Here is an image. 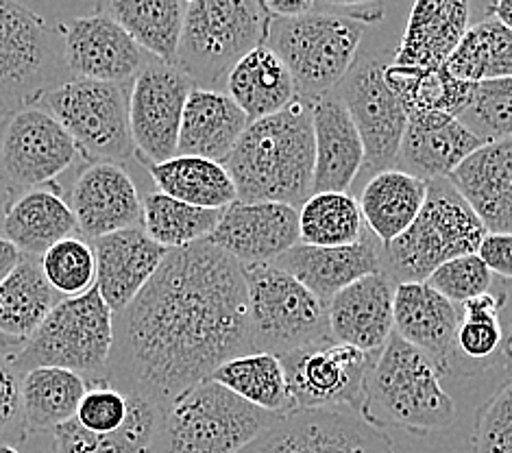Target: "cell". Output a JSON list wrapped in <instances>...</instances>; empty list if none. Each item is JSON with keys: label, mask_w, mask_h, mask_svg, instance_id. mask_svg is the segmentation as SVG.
Segmentation results:
<instances>
[{"label": "cell", "mask_w": 512, "mask_h": 453, "mask_svg": "<svg viewBox=\"0 0 512 453\" xmlns=\"http://www.w3.org/2000/svg\"><path fill=\"white\" fill-rule=\"evenodd\" d=\"M471 0H414L393 64L441 70L469 31Z\"/></svg>", "instance_id": "cell-25"}, {"label": "cell", "mask_w": 512, "mask_h": 453, "mask_svg": "<svg viewBox=\"0 0 512 453\" xmlns=\"http://www.w3.org/2000/svg\"><path fill=\"white\" fill-rule=\"evenodd\" d=\"M131 83L68 79L40 101L90 162L123 166L138 155L131 133Z\"/></svg>", "instance_id": "cell-11"}, {"label": "cell", "mask_w": 512, "mask_h": 453, "mask_svg": "<svg viewBox=\"0 0 512 453\" xmlns=\"http://www.w3.org/2000/svg\"><path fill=\"white\" fill-rule=\"evenodd\" d=\"M197 83L177 64L149 57L131 83V133L144 164L177 155L179 129L190 92Z\"/></svg>", "instance_id": "cell-15"}, {"label": "cell", "mask_w": 512, "mask_h": 453, "mask_svg": "<svg viewBox=\"0 0 512 453\" xmlns=\"http://www.w3.org/2000/svg\"><path fill=\"white\" fill-rule=\"evenodd\" d=\"M99 11L114 18L146 53L175 64L188 5L181 0H99Z\"/></svg>", "instance_id": "cell-36"}, {"label": "cell", "mask_w": 512, "mask_h": 453, "mask_svg": "<svg viewBox=\"0 0 512 453\" xmlns=\"http://www.w3.org/2000/svg\"><path fill=\"white\" fill-rule=\"evenodd\" d=\"M360 203L349 192H314L299 207V240L310 247H345L364 236Z\"/></svg>", "instance_id": "cell-42"}, {"label": "cell", "mask_w": 512, "mask_h": 453, "mask_svg": "<svg viewBox=\"0 0 512 453\" xmlns=\"http://www.w3.org/2000/svg\"><path fill=\"white\" fill-rule=\"evenodd\" d=\"M136 181L114 162H88L70 192V207L83 236L92 240L142 223Z\"/></svg>", "instance_id": "cell-19"}, {"label": "cell", "mask_w": 512, "mask_h": 453, "mask_svg": "<svg viewBox=\"0 0 512 453\" xmlns=\"http://www.w3.org/2000/svg\"><path fill=\"white\" fill-rule=\"evenodd\" d=\"M129 395V414L125 425L112 434H94L70 419L57 425L53 434V453H153L164 419V410L136 393Z\"/></svg>", "instance_id": "cell-32"}, {"label": "cell", "mask_w": 512, "mask_h": 453, "mask_svg": "<svg viewBox=\"0 0 512 453\" xmlns=\"http://www.w3.org/2000/svg\"><path fill=\"white\" fill-rule=\"evenodd\" d=\"M114 349V312L101 297L99 286L79 297L59 301L24 345L9 355L16 373L38 366L75 371L83 377L103 379Z\"/></svg>", "instance_id": "cell-7"}, {"label": "cell", "mask_w": 512, "mask_h": 453, "mask_svg": "<svg viewBox=\"0 0 512 453\" xmlns=\"http://www.w3.org/2000/svg\"><path fill=\"white\" fill-rule=\"evenodd\" d=\"M506 305V295L475 297L460 308V327L456 338V353L465 355L480 369H495L512 360V334L504 336L499 312Z\"/></svg>", "instance_id": "cell-40"}, {"label": "cell", "mask_w": 512, "mask_h": 453, "mask_svg": "<svg viewBox=\"0 0 512 453\" xmlns=\"http://www.w3.org/2000/svg\"><path fill=\"white\" fill-rule=\"evenodd\" d=\"M57 303V292L48 284L38 257L22 255L0 281V336L22 347Z\"/></svg>", "instance_id": "cell-33"}, {"label": "cell", "mask_w": 512, "mask_h": 453, "mask_svg": "<svg viewBox=\"0 0 512 453\" xmlns=\"http://www.w3.org/2000/svg\"><path fill=\"white\" fill-rule=\"evenodd\" d=\"M3 236L16 244L22 255L42 257L68 236H75L77 218L59 188H29L5 207Z\"/></svg>", "instance_id": "cell-29"}, {"label": "cell", "mask_w": 512, "mask_h": 453, "mask_svg": "<svg viewBox=\"0 0 512 453\" xmlns=\"http://www.w3.org/2000/svg\"><path fill=\"white\" fill-rule=\"evenodd\" d=\"M460 122L484 144L512 138V77L475 83Z\"/></svg>", "instance_id": "cell-44"}, {"label": "cell", "mask_w": 512, "mask_h": 453, "mask_svg": "<svg viewBox=\"0 0 512 453\" xmlns=\"http://www.w3.org/2000/svg\"><path fill=\"white\" fill-rule=\"evenodd\" d=\"M245 353H253L245 268L201 240L168 251L140 295L114 316L103 379L166 410Z\"/></svg>", "instance_id": "cell-1"}, {"label": "cell", "mask_w": 512, "mask_h": 453, "mask_svg": "<svg viewBox=\"0 0 512 453\" xmlns=\"http://www.w3.org/2000/svg\"><path fill=\"white\" fill-rule=\"evenodd\" d=\"M486 18H495L512 31V0H491L486 7Z\"/></svg>", "instance_id": "cell-53"}, {"label": "cell", "mask_w": 512, "mask_h": 453, "mask_svg": "<svg viewBox=\"0 0 512 453\" xmlns=\"http://www.w3.org/2000/svg\"><path fill=\"white\" fill-rule=\"evenodd\" d=\"M0 453H20L18 447L9 445V443H0Z\"/></svg>", "instance_id": "cell-54"}, {"label": "cell", "mask_w": 512, "mask_h": 453, "mask_svg": "<svg viewBox=\"0 0 512 453\" xmlns=\"http://www.w3.org/2000/svg\"><path fill=\"white\" fill-rule=\"evenodd\" d=\"M319 0H262L266 14L271 18H299L312 14Z\"/></svg>", "instance_id": "cell-51"}, {"label": "cell", "mask_w": 512, "mask_h": 453, "mask_svg": "<svg viewBox=\"0 0 512 453\" xmlns=\"http://www.w3.org/2000/svg\"><path fill=\"white\" fill-rule=\"evenodd\" d=\"M377 353H367L336 340L279 355L284 364L290 408L343 410L360 416L364 382Z\"/></svg>", "instance_id": "cell-13"}, {"label": "cell", "mask_w": 512, "mask_h": 453, "mask_svg": "<svg viewBox=\"0 0 512 453\" xmlns=\"http://www.w3.org/2000/svg\"><path fill=\"white\" fill-rule=\"evenodd\" d=\"M129 414V395L105 379L90 382L75 419L94 434H112L125 425Z\"/></svg>", "instance_id": "cell-47"}, {"label": "cell", "mask_w": 512, "mask_h": 453, "mask_svg": "<svg viewBox=\"0 0 512 453\" xmlns=\"http://www.w3.org/2000/svg\"><path fill=\"white\" fill-rule=\"evenodd\" d=\"M443 68L469 83L512 77V31L495 18L480 20L469 27Z\"/></svg>", "instance_id": "cell-39"}, {"label": "cell", "mask_w": 512, "mask_h": 453, "mask_svg": "<svg viewBox=\"0 0 512 453\" xmlns=\"http://www.w3.org/2000/svg\"><path fill=\"white\" fill-rule=\"evenodd\" d=\"M441 375L430 355L393 332L364 382L360 419L377 430L397 427L412 436L445 430L456 419V401Z\"/></svg>", "instance_id": "cell-3"}, {"label": "cell", "mask_w": 512, "mask_h": 453, "mask_svg": "<svg viewBox=\"0 0 512 453\" xmlns=\"http://www.w3.org/2000/svg\"><path fill=\"white\" fill-rule=\"evenodd\" d=\"M314 192H349L364 166V144L349 109L332 92L312 105Z\"/></svg>", "instance_id": "cell-27"}, {"label": "cell", "mask_w": 512, "mask_h": 453, "mask_svg": "<svg viewBox=\"0 0 512 453\" xmlns=\"http://www.w3.org/2000/svg\"><path fill=\"white\" fill-rule=\"evenodd\" d=\"M386 81L404 105L408 118L425 112H443L460 118L475 92V83L451 77L445 68L421 70L395 66L393 61L386 68Z\"/></svg>", "instance_id": "cell-37"}, {"label": "cell", "mask_w": 512, "mask_h": 453, "mask_svg": "<svg viewBox=\"0 0 512 453\" xmlns=\"http://www.w3.org/2000/svg\"><path fill=\"white\" fill-rule=\"evenodd\" d=\"M225 88L251 122L284 112L299 99L290 70L266 44L253 48L229 70Z\"/></svg>", "instance_id": "cell-30"}, {"label": "cell", "mask_w": 512, "mask_h": 453, "mask_svg": "<svg viewBox=\"0 0 512 453\" xmlns=\"http://www.w3.org/2000/svg\"><path fill=\"white\" fill-rule=\"evenodd\" d=\"M489 229L449 179L430 181L428 199L417 220L386 247L384 271L397 284L428 281L438 266L478 253Z\"/></svg>", "instance_id": "cell-6"}, {"label": "cell", "mask_w": 512, "mask_h": 453, "mask_svg": "<svg viewBox=\"0 0 512 453\" xmlns=\"http://www.w3.org/2000/svg\"><path fill=\"white\" fill-rule=\"evenodd\" d=\"M242 266L271 264L299 240V207L286 203H242L223 210L216 229L207 238Z\"/></svg>", "instance_id": "cell-18"}, {"label": "cell", "mask_w": 512, "mask_h": 453, "mask_svg": "<svg viewBox=\"0 0 512 453\" xmlns=\"http://www.w3.org/2000/svg\"><path fill=\"white\" fill-rule=\"evenodd\" d=\"M484 142L462 125L460 118L443 112H425L408 118L395 168L423 181L449 179Z\"/></svg>", "instance_id": "cell-21"}, {"label": "cell", "mask_w": 512, "mask_h": 453, "mask_svg": "<svg viewBox=\"0 0 512 453\" xmlns=\"http://www.w3.org/2000/svg\"><path fill=\"white\" fill-rule=\"evenodd\" d=\"M478 255L491 268V273L512 279V234L489 231L480 244Z\"/></svg>", "instance_id": "cell-49"}, {"label": "cell", "mask_w": 512, "mask_h": 453, "mask_svg": "<svg viewBox=\"0 0 512 453\" xmlns=\"http://www.w3.org/2000/svg\"><path fill=\"white\" fill-rule=\"evenodd\" d=\"M245 268L253 351L286 355L323 340L329 332V305L275 264Z\"/></svg>", "instance_id": "cell-9"}, {"label": "cell", "mask_w": 512, "mask_h": 453, "mask_svg": "<svg viewBox=\"0 0 512 453\" xmlns=\"http://www.w3.org/2000/svg\"><path fill=\"white\" fill-rule=\"evenodd\" d=\"M397 281L386 271L358 279L329 301V332L336 342L380 353L395 332Z\"/></svg>", "instance_id": "cell-20"}, {"label": "cell", "mask_w": 512, "mask_h": 453, "mask_svg": "<svg viewBox=\"0 0 512 453\" xmlns=\"http://www.w3.org/2000/svg\"><path fill=\"white\" fill-rule=\"evenodd\" d=\"M393 316L395 334L430 355L443 373H449L462 318L456 303L436 292L428 281H408L397 284Z\"/></svg>", "instance_id": "cell-23"}, {"label": "cell", "mask_w": 512, "mask_h": 453, "mask_svg": "<svg viewBox=\"0 0 512 453\" xmlns=\"http://www.w3.org/2000/svg\"><path fill=\"white\" fill-rule=\"evenodd\" d=\"M367 24L347 14L312 11L299 18H273L266 46L279 55L301 101L332 94L358 59Z\"/></svg>", "instance_id": "cell-5"}, {"label": "cell", "mask_w": 512, "mask_h": 453, "mask_svg": "<svg viewBox=\"0 0 512 453\" xmlns=\"http://www.w3.org/2000/svg\"><path fill=\"white\" fill-rule=\"evenodd\" d=\"M79 157L77 142L42 103L14 109L0 127V173L11 188H44Z\"/></svg>", "instance_id": "cell-14"}, {"label": "cell", "mask_w": 512, "mask_h": 453, "mask_svg": "<svg viewBox=\"0 0 512 453\" xmlns=\"http://www.w3.org/2000/svg\"><path fill=\"white\" fill-rule=\"evenodd\" d=\"M92 247L96 253V286L114 316L140 295L168 255V249L151 240L140 227L96 238Z\"/></svg>", "instance_id": "cell-22"}, {"label": "cell", "mask_w": 512, "mask_h": 453, "mask_svg": "<svg viewBox=\"0 0 512 453\" xmlns=\"http://www.w3.org/2000/svg\"><path fill=\"white\" fill-rule=\"evenodd\" d=\"M16 423H22L20 379L11 364L0 360V434H7ZM27 432V430H24Z\"/></svg>", "instance_id": "cell-48"}, {"label": "cell", "mask_w": 512, "mask_h": 453, "mask_svg": "<svg viewBox=\"0 0 512 453\" xmlns=\"http://www.w3.org/2000/svg\"><path fill=\"white\" fill-rule=\"evenodd\" d=\"M428 284L451 303L462 305L491 290L493 273L478 253H471L438 266L430 275Z\"/></svg>", "instance_id": "cell-45"}, {"label": "cell", "mask_w": 512, "mask_h": 453, "mask_svg": "<svg viewBox=\"0 0 512 453\" xmlns=\"http://www.w3.org/2000/svg\"><path fill=\"white\" fill-rule=\"evenodd\" d=\"M473 453H512V379L475 412Z\"/></svg>", "instance_id": "cell-46"}, {"label": "cell", "mask_w": 512, "mask_h": 453, "mask_svg": "<svg viewBox=\"0 0 512 453\" xmlns=\"http://www.w3.org/2000/svg\"><path fill=\"white\" fill-rule=\"evenodd\" d=\"M42 271L57 295L66 299L85 295L96 286V253L92 242L68 236L40 257Z\"/></svg>", "instance_id": "cell-43"}, {"label": "cell", "mask_w": 512, "mask_h": 453, "mask_svg": "<svg viewBox=\"0 0 512 453\" xmlns=\"http://www.w3.org/2000/svg\"><path fill=\"white\" fill-rule=\"evenodd\" d=\"M22 253L16 244H11L5 236H0V281L7 277V273L18 264Z\"/></svg>", "instance_id": "cell-52"}, {"label": "cell", "mask_w": 512, "mask_h": 453, "mask_svg": "<svg viewBox=\"0 0 512 453\" xmlns=\"http://www.w3.org/2000/svg\"><path fill=\"white\" fill-rule=\"evenodd\" d=\"M3 112H7V109H5V105H3V101H0V114H3Z\"/></svg>", "instance_id": "cell-56"}, {"label": "cell", "mask_w": 512, "mask_h": 453, "mask_svg": "<svg viewBox=\"0 0 512 453\" xmlns=\"http://www.w3.org/2000/svg\"><path fill=\"white\" fill-rule=\"evenodd\" d=\"M181 3H186V5H194V3H199V0H181Z\"/></svg>", "instance_id": "cell-55"}, {"label": "cell", "mask_w": 512, "mask_h": 453, "mask_svg": "<svg viewBox=\"0 0 512 453\" xmlns=\"http://www.w3.org/2000/svg\"><path fill=\"white\" fill-rule=\"evenodd\" d=\"M282 416L203 379L164 410L153 453H240Z\"/></svg>", "instance_id": "cell-4"}, {"label": "cell", "mask_w": 512, "mask_h": 453, "mask_svg": "<svg viewBox=\"0 0 512 453\" xmlns=\"http://www.w3.org/2000/svg\"><path fill=\"white\" fill-rule=\"evenodd\" d=\"M319 3L325 5V7L343 9V11H347V16L356 18L364 24L377 22V20H382V16H384L382 7H375V5H380V0H319ZM319 3H316V5H319Z\"/></svg>", "instance_id": "cell-50"}, {"label": "cell", "mask_w": 512, "mask_h": 453, "mask_svg": "<svg viewBox=\"0 0 512 453\" xmlns=\"http://www.w3.org/2000/svg\"><path fill=\"white\" fill-rule=\"evenodd\" d=\"M210 379L262 410L292 412L286 371L279 355L262 351L238 355L218 366Z\"/></svg>", "instance_id": "cell-38"}, {"label": "cell", "mask_w": 512, "mask_h": 453, "mask_svg": "<svg viewBox=\"0 0 512 453\" xmlns=\"http://www.w3.org/2000/svg\"><path fill=\"white\" fill-rule=\"evenodd\" d=\"M155 188L177 201L207 210H225L238 201L236 183L225 164L197 155H175L160 164H144Z\"/></svg>", "instance_id": "cell-34"}, {"label": "cell", "mask_w": 512, "mask_h": 453, "mask_svg": "<svg viewBox=\"0 0 512 453\" xmlns=\"http://www.w3.org/2000/svg\"><path fill=\"white\" fill-rule=\"evenodd\" d=\"M312 103L297 99L284 112L253 120L225 168L242 203H286L301 207L314 194Z\"/></svg>", "instance_id": "cell-2"}, {"label": "cell", "mask_w": 512, "mask_h": 453, "mask_svg": "<svg viewBox=\"0 0 512 453\" xmlns=\"http://www.w3.org/2000/svg\"><path fill=\"white\" fill-rule=\"evenodd\" d=\"M449 181L486 229L512 234V138L480 146Z\"/></svg>", "instance_id": "cell-26"}, {"label": "cell", "mask_w": 512, "mask_h": 453, "mask_svg": "<svg viewBox=\"0 0 512 453\" xmlns=\"http://www.w3.org/2000/svg\"><path fill=\"white\" fill-rule=\"evenodd\" d=\"M70 79L129 83L149 61V53L103 11L57 24Z\"/></svg>", "instance_id": "cell-17"}, {"label": "cell", "mask_w": 512, "mask_h": 453, "mask_svg": "<svg viewBox=\"0 0 512 453\" xmlns=\"http://www.w3.org/2000/svg\"><path fill=\"white\" fill-rule=\"evenodd\" d=\"M88 388V379L68 369L38 366L27 371L20 379L24 430L53 432L57 425L75 419Z\"/></svg>", "instance_id": "cell-35"}, {"label": "cell", "mask_w": 512, "mask_h": 453, "mask_svg": "<svg viewBox=\"0 0 512 453\" xmlns=\"http://www.w3.org/2000/svg\"><path fill=\"white\" fill-rule=\"evenodd\" d=\"M62 35L20 0H0V101L7 112L40 103L66 83Z\"/></svg>", "instance_id": "cell-10"}, {"label": "cell", "mask_w": 512, "mask_h": 453, "mask_svg": "<svg viewBox=\"0 0 512 453\" xmlns=\"http://www.w3.org/2000/svg\"><path fill=\"white\" fill-rule=\"evenodd\" d=\"M390 53L382 48L360 51L351 70L334 90L356 122L364 144V168L369 175L395 168L408 114L386 81Z\"/></svg>", "instance_id": "cell-12"}, {"label": "cell", "mask_w": 512, "mask_h": 453, "mask_svg": "<svg viewBox=\"0 0 512 453\" xmlns=\"http://www.w3.org/2000/svg\"><path fill=\"white\" fill-rule=\"evenodd\" d=\"M271 20L262 0H199L188 5L175 64L199 88H216L242 57L266 44Z\"/></svg>", "instance_id": "cell-8"}, {"label": "cell", "mask_w": 512, "mask_h": 453, "mask_svg": "<svg viewBox=\"0 0 512 453\" xmlns=\"http://www.w3.org/2000/svg\"><path fill=\"white\" fill-rule=\"evenodd\" d=\"M249 125V116L225 90L197 85L181 118L177 155H197L225 164Z\"/></svg>", "instance_id": "cell-28"}, {"label": "cell", "mask_w": 512, "mask_h": 453, "mask_svg": "<svg viewBox=\"0 0 512 453\" xmlns=\"http://www.w3.org/2000/svg\"><path fill=\"white\" fill-rule=\"evenodd\" d=\"M240 453H395L384 430L343 410L284 414Z\"/></svg>", "instance_id": "cell-16"}, {"label": "cell", "mask_w": 512, "mask_h": 453, "mask_svg": "<svg viewBox=\"0 0 512 453\" xmlns=\"http://www.w3.org/2000/svg\"><path fill=\"white\" fill-rule=\"evenodd\" d=\"M223 210H207L155 190L142 201L144 234L164 249H184L194 242L210 238L221 220Z\"/></svg>", "instance_id": "cell-41"}, {"label": "cell", "mask_w": 512, "mask_h": 453, "mask_svg": "<svg viewBox=\"0 0 512 453\" xmlns=\"http://www.w3.org/2000/svg\"><path fill=\"white\" fill-rule=\"evenodd\" d=\"M271 264L297 277L327 305L340 290L356 284L358 279L384 271L382 249L373 242L369 229L358 242L345 247H310L299 242Z\"/></svg>", "instance_id": "cell-24"}, {"label": "cell", "mask_w": 512, "mask_h": 453, "mask_svg": "<svg viewBox=\"0 0 512 453\" xmlns=\"http://www.w3.org/2000/svg\"><path fill=\"white\" fill-rule=\"evenodd\" d=\"M428 192L430 181L404 170L388 168L373 175L358 201L367 229L386 247L417 220Z\"/></svg>", "instance_id": "cell-31"}]
</instances>
